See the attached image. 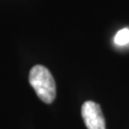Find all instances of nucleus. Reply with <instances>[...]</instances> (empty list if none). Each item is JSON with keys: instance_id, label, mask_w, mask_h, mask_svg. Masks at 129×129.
I'll list each match as a JSON object with an SVG mask.
<instances>
[{"instance_id": "obj_2", "label": "nucleus", "mask_w": 129, "mask_h": 129, "mask_svg": "<svg viewBox=\"0 0 129 129\" xmlns=\"http://www.w3.org/2000/svg\"><path fill=\"white\" fill-rule=\"evenodd\" d=\"M81 116L88 129H105V120L98 103L88 101L82 104Z\"/></svg>"}, {"instance_id": "obj_3", "label": "nucleus", "mask_w": 129, "mask_h": 129, "mask_svg": "<svg viewBox=\"0 0 129 129\" xmlns=\"http://www.w3.org/2000/svg\"><path fill=\"white\" fill-rule=\"evenodd\" d=\"M114 41L119 46H123L129 43V29H121L116 34Z\"/></svg>"}, {"instance_id": "obj_1", "label": "nucleus", "mask_w": 129, "mask_h": 129, "mask_svg": "<svg viewBox=\"0 0 129 129\" xmlns=\"http://www.w3.org/2000/svg\"><path fill=\"white\" fill-rule=\"evenodd\" d=\"M29 81L37 97L45 103H52L55 98V83L50 71L42 65H36L30 71Z\"/></svg>"}]
</instances>
